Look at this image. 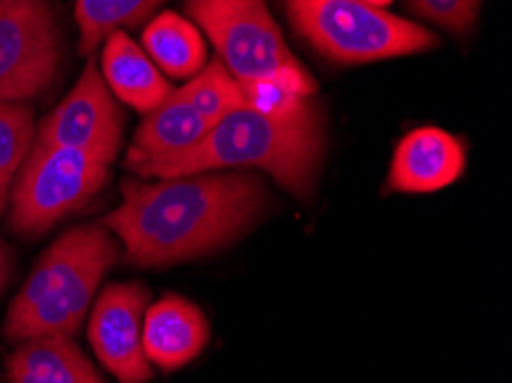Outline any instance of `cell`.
<instances>
[{
	"label": "cell",
	"mask_w": 512,
	"mask_h": 383,
	"mask_svg": "<svg viewBox=\"0 0 512 383\" xmlns=\"http://www.w3.org/2000/svg\"><path fill=\"white\" fill-rule=\"evenodd\" d=\"M65 42L51 0H0V101L44 95L58 78Z\"/></svg>",
	"instance_id": "8992f818"
},
{
	"label": "cell",
	"mask_w": 512,
	"mask_h": 383,
	"mask_svg": "<svg viewBox=\"0 0 512 383\" xmlns=\"http://www.w3.org/2000/svg\"><path fill=\"white\" fill-rule=\"evenodd\" d=\"M285 5L301 37L340 65L411 56L439 44L428 28L363 0H285Z\"/></svg>",
	"instance_id": "277c9868"
},
{
	"label": "cell",
	"mask_w": 512,
	"mask_h": 383,
	"mask_svg": "<svg viewBox=\"0 0 512 383\" xmlns=\"http://www.w3.org/2000/svg\"><path fill=\"white\" fill-rule=\"evenodd\" d=\"M37 122L28 104L0 101V214L7 209L14 179L35 145Z\"/></svg>",
	"instance_id": "ac0fdd59"
},
{
	"label": "cell",
	"mask_w": 512,
	"mask_h": 383,
	"mask_svg": "<svg viewBox=\"0 0 512 383\" xmlns=\"http://www.w3.org/2000/svg\"><path fill=\"white\" fill-rule=\"evenodd\" d=\"M186 12L242 85L299 62L287 49L267 0H186Z\"/></svg>",
	"instance_id": "52a82bcc"
},
{
	"label": "cell",
	"mask_w": 512,
	"mask_h": 383,
	"mask_svg": "<svg viewBox=\"0 0 512 383\" xmlns=\"http://www.w3.org/2000/svg\"><path fill=\"white\" fill-rule=\"evenodd\" d=\"M143 51L161 74L193 78L205 67L207 46L196 23L175 12H161L147 23Z\"/></svg>",
	"instance_id": "9a60e30c"
},
{
	"label": "cell",
	"mask_w": 512,
	"mask_h": 383,
	"mask_svg": "<svg viewBox=\"0 0 512 383\" xmlns=\"http://www.w3.org/2000/svg\"><path fill=\"white\" fill-rule=\"evenodd\" d=\"M209 129L212 127L205 122V117L177 88L170 92L164 104L145 113L143 122L138 124L134 143L127 152V161H124L127 170L143 177L150 168L196 147Z\"/></svg>",
	"instance_id": "8fae6325"
},
{
	"label": "cell",
	"mask_w": 512,
	"mask_h": 383,
	"mask_svg": "<svg viewBox=\"0 0 512 383\" xmlns=\"http://www.w3.org/2000/svg\"><path fill=\"white\" fill-rule=\"evenodd\" d=\"M102 76L115 99L143 115L164 104L175 90L127 30H115L104 39Z\"/></svg>",
	"instance_id": "4fadbf2b"
},
{
	"label": "cell",
	"mask_w": 512,
	"mask_h": 383,
	"mask_svg": "<svg viewBox=\"0 0 512 383\" xmlns=\"http://www.w3.org/2000/svg\"><path fill=\"white\" fill-rule=\"evenodd\" d=\"M150 292L143 283L108 285L92 308L90 347L118 383L152 381V363L143 349V317Z\"/></svg>",
	"instance_id": "9c48e42d"
},
{
	"label": "cell",
	"mask_w": 512,
	"mask_h": 383,
	"mask_svg": "<svg viewBox=\"0 0 512 383\" xmlns=\"http://www.w3.org/2000/svg\"><path fill=\"white\" fill-rule=\"evenodd\" d=\"M246 104L267 117H290L315 97L317 83L301 62L278 67L274 72L242 85Z\"/></svg>",
	"instance_id": "e0dca14e"
},
{
	"label": "cell",
	"mask_w": 512,
	"mask_h": 383,
	"mask_svg": "<svg viewBox=\"0 0 512 383\" xmlns=\"http://www.w3.org/2000/svg\"><path fill=\"white\" fill-rule=\"evenodd\" d=\"M467 168V152L453 134L437 127L409 131L393 152L389 189L395 193H437L455 184Z\"/></svg>",
	"instance_id": "30bf717a"
},
{
	"label": "cell",
	"mask_w": 512,
	"mask_h": 383,
	"mask_svg": "<svg viewBox=\"0 0 512 383\" xmlns=\"http://www.w3.org/2000/svg\"><path fill=\"white\" fill-rule=\"evenodd\" d=\"M10 271H12L10 255H7V248L3 246V241H0V292H3L7 280H10Z\"/></svg>",
	"instance_id": "44dd1931"
},
{
	"label": "cell",
	"mask_w": 512,
	"mask_h": 383,
	"mask_svg": "<svg viewBox=\"0 0 512 383\" xmlns=\"http://www.w3.org/2000/svg\"><path fill=\"white\" fill-rule=\"evenodd\" d=\"M409 7L418 17L462 35L469 33L476 23L480 0H409Z\"/></svg>",
	"instance_id": "ffe728a7"
},
{
	"label": "cell",
	"mask_w": 512,
	"mask_h": 383,
	"mask_svg": "<svg viewBox=\"0 0 512 383\" xmlns=\"http://www.w3.org/2000/svg\"><path fill=\"white\" fill-rule=\"evenodd\" d=\"M166 0H76L79 53L95 56L104 39L115 30L136 28L152 17Z\"/></svg>",
	"instance_id": "2e32d148"
},
{
	"label": "cell",
	"mask_w": 512,
	"mask_h": 383,
	"mask_svg": "<svg viewBox=\"0 0 512 383\" xmlns=\"http://www.w3.org/2000/svg\"><path fill=\"white\" fill-rule=\"evenodd\" d=\"M122 131V108L95 60H90L69 95L40 122L35 143L81 150L113 163L122 145Z\"/></svg>",
	"instance_id": "ba28073f"
},
{
	"label": "cell",
	"mask_w": 512,
	"mask_h": 383,
	"mask_svg": "<svg viewBox=\"0 0 512 383\" xmlns=\"http://www.w3.org/2000/svg\"><path fill=\"white\" fill-rule=\"evenodd\" d=\"M120 260V244L104 223L72 228L37 260L5 317V338H74L108 269Z\"/></svg>",
	"instance_id": "3957f363"
},
{
	"label": "cell",
	"mask_w": 512,
	"mask_h": 383,
	"mask_svg": "<svg viewBox=\"0 0 512 383\" xmlns=\"http://www.w3.org/2000/svg\"><path fill=\"white\" fill-rule=\"evenodd\" d=\"M209 324L198 306L168 294L143 317V349L147 361L161 370H180L207 347Z\"/></svg>",
	"instance_id": "7c38bea8"
},
{
	"label": "cell",
	"mask_w": 512,
	"mask_h": 383,
	"mask_svg": "<svg viewBox=\"0 0 512 383\" xmlns=\"http://www.w3.org/2000/svg\"><path fill=\"white\" fill-rule=\"evenodd\" d=\"M108 170L99 156L35 143L10 191L12 228L28 237L51 230L104 189Z\"/></svg>",
	"instance_id": "5b68a950"
},
{
	"label": "cell",
	"mask_w": 512,
	"mask_h": 383,
	"mask_svg": "<svg viewBox=\"0 0 512 383\" xmlns=\"http://www.w3.org/2000/svg\"><path fill=\"white\" fill-rule=\"evenodd\" d=\"M122 202L104 218L129 264L143 269L196 260L228 246L258 221L265 182L248 173H200L145 184L124 179Z\"/></svg>",
	"instance_id": "6da1fadb"
},
{
	"label": "cell",
	"mask_w": 512,
	"mask_h": 383,
	"mask_svg": "<svg viewBox=\"0 0 512 383\" xmlns=\"http://www.w3.org/2000/svg\"><path fill=\"white\" fill-rule=\"evenodd\" d=\"M363 3H368V5H372V7H382V10H384V7L391 5L393 0H363Z\"/></svg>",
	"instance_id": "7402d4cb"
},
{
	"label": "cell",
	"mask_w": 512,
	"mask_h": 383,
	"mask_svg": "<svg viewBox=\"0 0 512 383\" xmlns=\"http://www.w3.org/2000/svg\"><path fill=\"white\" fill-rule=\"evenodd\" d=\"M7 383H106L72 338H30L7 356Z\"/></svg>",
	"instance_id": "5bb4252c"
},
{
	"label": "cell",
	"mask_w": 512,
	"mask_h": 383,
	"mask_svg": "<svg viewBox=\"0 0 512 383\" xmlns=\"http://www.w3.org/2000/svg\"><path fill=\"white\" fill-rule=\"evenodd\" d=\"M180 90L191 101L193 108L205 117L209 127H214L226 115L248 106L242 83L228 72V67L223 65L219 56L209 60Z\"/></svg>",
	"instance_id": "d6986e66"
},
{
	"label": "cell",
	"mask_w": 512,
	"mask_h": 383,
	"mask_svg": "<svg viewBox=\"0 0 512 383\" xmlns=\"http://www.w3.org/2000/svg\"><path fill=\"white\" fill-rule=\"evenodd\" d=\"M324 154V117L315 97L290 117H267L251 106L223 117L196 147L159 163L143 177L175 179L226 168H262L299 198L313 191Z\"/></svg>",
	"instance_id": "7a4b0ae2"
}]
</instances>
